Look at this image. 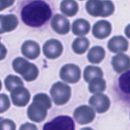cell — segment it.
I'll return each mask as SVG.
<instances>
[{
	"instance_id": "1",
	"label": "cell",
	"mask_w": 130,
	"mask_h": 130,
	"mask_svg": "<svg viewBox=\"0 0 130 130\" xmlns=\"http://www.w3.org/2000/svg\"><path fill=\"white\" fill-rule=\"evenodd\" d=\"M52 13V10L46 3L42 0H35L22 9L21 18L28 26L39 27L50 19Z\"/></svg>"
},
{
	"instance_id": "2",
	"label": "cell",
	"mask_w": 130,
	"mask_h": 130,
	"mask_svg": "<svg viewBox=\"0 0 130 130\" xmlns=\"http://www.w3.org/2000/svg\"><path fill=\"white\" fill-rule=\"evenodd\" d=\"M51 107L52 101L46 94H37L27 109L28 117L32 121L40 123L46 118L47 110Z\"/></svg>"
},
{
	"instance_id": "3",
	"label": "cell",
	"mask_w": 130,
	"mask_h": 130,
	"mask_svg": "<svg viewBox=\"0 0 130 130\" xmlns=\"http://www.w3.org/2000/svg\"><path fill=\"white\" fill-rule=\"evenodd\" d=\"M86 9L93 17H107L114 12L115 6L110 0H88L86 4Z\"/></svg>"
},
{
	"instance_id": "4",
	"label": "cell",
	"mask_w": 130,
	"mask_h": 130,
	"mask_svg": "<svg viewBox=\"0 0 130 130\" xmlns=\"http://www.w3.org/2000/svg\"><path fill=\"white\" fill-rule=\"evenodd\" d=\"M12 66L14 71L21 75L26 81H34L39 75L37 66L22 57L15 58L13 61Z\"/></svg>"
},
{
	"instance_id": "5",
	"label": "cell",
	"mask_w": 130,
	"mask_h": 130,
	"mask_svg": "<svg viewBox=\"0 0 130 130\" xmlns=\"http://www.w3.org/2000/svg\"><path fill=\"white\" fill-rule=\"evenodd\" d=\"M50 94L56 105H63L67 104L71 96V88L62 82H57L52 86Z\"/></svg>"
},
{
	"instance_id": "6",
	"label": "cell",
	"mask_w": 130,
	"mask_h": 130,
	"mask_svg": "<svg viewBox=\"0 0 130 130\" xmlns=\"http://www.w3.org/2000/svg\"><path fill=\"white\" fill-rule=\"evenodd\" d=\"M75 124L71 117L58 116L50 123H46L43 127L44 130H74Z\"/></svg>"
},
{
	"instance_id": "7",
	"label": "cell",
	"mask_w": 130,
	"mask_h": 130,
	"mask_svg": "<svg viewBox=\"0 0 130 130\" xmlns=\"http://www.w3.org/2000/svg\"><path fill=\"white\" fill-rule=\"evenodd\" d=\"M60 78L65 82L74 84L78 82L81 77V71L78 66L67 64L62 67L60 72Z\"/></svg>"
},
{
	"instance_id": "8",
	"label": "cell",
	"mask_w": 130,
	"mask_h": 130,
	"mask_svg": "<svg viewBox=\"0 0 130 130\" xmlns=\"http://www.w3.org/2000/svg\"><path fill=\"white\" fill-rule=\"evenodd\" d=\"M74 118L78 124L83 125L91 123L95 118L93 109L87 105H82L75 110Z\"/></svg>"
},
{
	"instance_id": "9",
	"label": "cell",
	"mask_w": 130,
	"mask_h": 130,
	"mask_svg": "<svg viewBox=\"0 0 130 130\" xmlns=\"http://www.w3.org/2000/svg\"><path fill=\"white\" fill-rule=\"evenodd\" d=\"M11 92L12 102L15 106L25 107L30 101V92L24 86H17Z\"/></svg>"
},
{
	"instance_id": "10",
	"label": "cell",
	"mask_w": 130,
	"mask_h": 130,
	"mask_svg": "<svg viewBox=\"0 0 130 130\" xmlns=\"http://www.w3.org/2000/svg\"><path fill=\"white\" fill-rule=\"evenodd\" d=\"M89 104L99 114L105 112L110 107V101L104 94L97 93L93 95L89 100Z\"/></svg>"
},
{
	"instance_id": "11",
	"label": "cell",
	"mask_w": 130,
	"mask_h": 130,
	"mask_svg": "<svg viewBox=\"0 0 130 130\" xmlns=\"http://www.w3.org/2000/svg\"><path fill=\"white\" fill-rule=\"evenodd\" d=\"M43 53L49 59H55L61 55L63 46L59 41L52 39L45 43L43 47Z\"/></svg>"
},
{
	"instance_id": "12",
	"label": "cell",
	"mask_w": 130,
	"mask_h": 130,
	"mask_svg": "<svg viewBox=\"0 0 130 130\" xmlns=\"http://www.w3.org/2000/svg\"><path fill=\"white\" fill-rule=\"evenodd\" d=\"M52 27L59 34H66L69 32L71 24L67 18L60 14H56L51 21Z\"/></svg>"
},
{
	"instance_id": "13",
	"label": "cell",
	"mask_w": 130,
	"mask_h": 130,
	"mask_svg": "<svg viewBox=\"0 0 130 130\" xmlns=\"http://www.w3.org/2000/svg\"><path fill=\"white\" fill-rule=\"evenodd\" d=\"M112 65L114 71L119 74L129 71L130 60L129 56L124 53H119L113 57Z\"/></svg>"
},
{
	"instance_id": "14",
	"label": "cell",
	"mask_w": 130,
	"mask_h": 130,
	"mask_svg": "<svg viewBox=\"0 0 130 130\" xmlns=\"http://www.w3.org/2000/svg\"><path fill=\"white\" fill-rule=\"evenodd\" d=\"M19 25V20L15 15H0V34L15 30Z\"/></svg>"
},
{
	"instance_id": "15",
	"label": "cell",
	"mask_w": 130,
	"mask_h": 130,
	"mask_svg": "<svg viewBox=\"0 0 130 130\" xmlns=\"http://www.w3.org/2000/svg\"><path fill=\"white\" fill-rule=\"evenodd\" d=\"M111 32V24L107 20H100L93 27V34L98 39H103L107 38L110 36Z\"/></svg>"
},
{
	"instance_id": "16",
	"label": "cell",
	"mask_w": 130,
	"mask_h": 130,
	"mask_svg": "<svg viewBox=\"0 0 130 130\" xmlns=\"http://www.w3.org/2000/svg\"><path fill=\"white\" fill-rule=\"evenodd\" d=\"M128 41L122 36L113 37L108 43V48L113 53L126 52L128 49Z\"/></svg>"
},
{
	"instance_id": "17",
	"label": "cell",
	"mask_w": 130,
	"mask_h": 130,
	"mask_svg": "<svg viewBox=\"0 0 130 130\" xmlns=\"http://www.w3.org/2000/svg\"><path fill=\"white\" fill-rule=\"evenodd\" d=\"M22 53L26 58L34 60L38 58L41 53L39 44L33 41H27L22 46Z\"/></svg>"
},
{
	"instance_id": "18",
	"label": "cell",
	"mask_w": 130,
	"mask_h": 130,
	"mask_svg": "<svg viewBox=\"0 0 130 130\" xmlns=\"http://www.w3.org/2000/svg\"><path fill=\"white\" fill-rule=\"evenodd\" d=\"M90 29H91L90 24L85 19H77L75 20L72 24V32L75 35L79 36H83L88 34L90 32Z\"/></svg>"
},
{
	"instance_id": "19",
	"label": "cell",
	"mask_w": 130,
	"mask_h": 130,
	"mask_svg": "<svg viewBox=\"0 0 130 130\" xmlns=\"http://www.w3.org/2000/svg\"><path fill=\"white\" fill-rule=\"evenodd\" d=\"M60 10L67 17H73L79 10V5L74 0H63L60 5Z\"/></svg>"
},
{
	"instance_id": "20",
	"label": "cell",
	"mask_w": 130,
	"mask_h": 130,
	"mask_svg": "<svg viewBox=\"0 0 130 130\" xmlns=\"http://www.w3.org/2000/svg\"><path fill=\"white\" fill-rule=\"evenodd\" d=\"M87 57L89 62L91 63L97 64L104 59L105 57V51L102 47L96 46L90 49Z\"/></svg>"
},
{
	"instance_id": "21",
	"label": "cell",
	"mask_w": 130,
	"mask_h": 130,
	"mask_svg": "<svg viewBox=\"0 0 130 130\" xmlns=\"http://www.w3.org/2000/svg\"><path fill=\"white\" fill-rule=\"evenodd\" d=\"M90 46V41L86 38H77L72 43V50L77 54L82 55L87 51Z\"/></svg>"
},
{
	"instance_id": "22",
	"label": "cell",
	"mask_w": 130,
	"mask_h": 130,
	"mask_svg": "<svg viewBox=\"0 0 130 130\" xmlns=\"http://www.w3.org/2000/svg\"><path fill=\"white\" fill-rule=\"evenodd\" d=\"M104 73L101 69L96 66H88L84 71V79L87 83L96 77H103Z\"/></svg>"
},
{
	"instance_id": "23",
	"label": "cell",
	"mask_w": 130,
	"mask_h": 130,
	"mask_svg": "<svg viewBox=\"0 0 130 130\" xmlns=\"http://www.w3.org/2000/svg\"><path fill=\"white\" fill-rule=\"evenodd\" d=\"M89 91L92 93L103 92L106 89V81L102 77H96L89 82Z\"/></svg>"
},
{
	"instance_id": "24",
	"label": "cell",
	"mask_w": 130,
	"mask_h": 130,
	"mask_svg": "<svg viewBox=\"0 0 130 130\" xmlns=\"http://www.w3.org/2000/svg\"><path fill=\"white\" fill-rule=\"evenodd\" d=\"M5 85L6 90L11 92L15 88L19 86H24V83L18 76L9 75L5 79Z\"/></svg>"
},
{
	"instance_id": "25",
	"label": "cell",
	"mask_w": 130,
	"mask_h": 130,
	"mask_svg": "<svg viewBox=\"0 0 130 130\" xmlns=\"http://www.w3.org/2000/svg\"><path fill=\"white\" fill-rule=\"evenodd\" d=\"M127 72L122 75L119 78V86L122 91L124 92L129 93V71H126Z\"/></svg>"
},
{
	"instance_id": "26",
	"label": "cell",
	"mask_w": 130,
	"mask_h": 130,
	"mask_svg": "<svg viewBox=\"0 0 130 130\" xmlns=\"http://www.w3.org/2000/svg\"><path fill=\"white\" fill-rule=\"evenodd\" d=\"M10 107V102L6 94H0V114L6 112Z\"/></svg>"
},
{
	"instance_id": "27",
	"label": "cell",
	"mask_w": 130,
	"mask_h": 130,
	"mask_svg": "<svg viewBox=\"0 0 130 130\" xmlns=\"http://www.w3.org/2000/svg\"><path fill=\"white\" fill-rule=\"evenodd\" d=\"M16 125L10 119H4L0 122V130H15Z\"/></svg>"
},
{
	"instance_id": "28",
	"label": "cell",
	"mask_w": 130,
	"mask_h": 130,
	"mask_svg": "<svg viewBox=\"0 0 130 130\" xmlns=\"http://www.w3.org/2000/svg\"><path fill=\"white\" fill-rule=\"evenodd\" d=\"M15 0H0V11L12 6Z\"/></svg>"
},
{
	"instance_id": "29",
	"label": "cell",
	"mask_w": 130,
	"mask_h": 130,
	"mask_svg": "<svg viewBox=\"0 0 130 130\" xmlns=\"http://www.w3.org/2000/svg\"><path fill=\"white\" fill-rule=\"evenodd\" d=\"M7 54V50L5 46L2 44L0 42V61L5 59Z\"/></svg>"
},
{
	"instance_id": "30",
	"label": "cell",
	"mask_w": 130,
	"mask_h": 130,
	"mask_svg": "<svg viewBox=\"0 0 130 130\" xmlns=\"http://www.w3.org/2000/svg\"><path fill=\"white\" fill-rule=\"evenodd\" d=\"M20 129H37V127L35 126L34 125V124H30V123H26V124H24L23 126H22L21 127H20Z\"/></svg>"
},
{
	"instance_id": "31",
	"label": "cell",
	"mask_w": 130,
	"mask_h": 130,
	"mask_svg": "<svg viewBox=\"0 0 130 130\" xmlns=\"http://www.w3.org/2000/svg\"><path fill=\"white\" fill-rule=\"evenodd\" d=\"M1 88H2V83H1V80H0V91H1Z\"/></svg>"
},
{
	"instance_id": "32",
	"label": "cell",
	"mask_w": 130,
	"mask_h": 130,
	"mask_svg": "<svg viewBox=\"0 0 130 130\" xmlns=\"http://www.w3.org/2000/svg\"><path fill=\"white\" fill-rule=\"evenodd\" d=\"M1 119H2V118H0V121H1Z\"/></svg>"
},
{
	"instance_id": "33",
	"label": "cell",
	"mask_w": 130,
	"mask_h": 130,
	"mask_svg": "<svg viewBox=\"0 0 130 130\" xmlns=\"http://www.w3.org/2000/svg\"><path fill=\"white\" fill-rule=\"evenodd\" d=\"M80 1H83V0H80Z\"/></svg>"
}]
</instances>
